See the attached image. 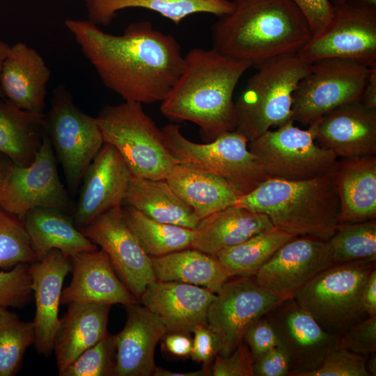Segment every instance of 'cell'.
<instances>
[{
    "label": "cell",
    "instance_id": "ee69618b",
    "mask_svg": "<svg viewBox=\"0 0 376 376\" xmlns=\"http://www.w3.org/2000/svg\"><path fill=\"white\" fill-rule=\"evenodd\" d=\"M243 341L249 347L253 361L272 348L280 345L278 336L265 315L252 323L246 329Z\"/></svg>",
    "mask_w": 376,
    "mask_h": 376
},
{
    "label": "cell",
    "instance_id": "cb8c5ba5",
    "mask_svg": "<svg viewBox=\"0 0 376 376\" xmlns=\"http://www.w3.org/2000/svg\"><path fill=\"white\" fill-rule=\"evenodd\" d=\"M50 75L39 53L17 42L10 46L3 63L0 75L3 97L23 111L43 114Z\"/></svg>",
    "mask_w": 376,
    "mask_h": 376
},
{
    "label": "cell",
    "instance_id": "f35d334b",
    "mask_svg": "<svg viewBox=\"0 0 376 376\" xmlns=\"http://www.w3.org/2000/svg\"><path fill=\"white\" fill-rule=\"evenodd\" d=\"M115 335L109 333L80 354L60 376H111L116 367Z\"/></svg>",
    "mask_w": 376,
    "mask_h": 376
},
{
    "label": "cell",
    "instance_id": "816d5d0a",
    "mask_svg": "<svg viewBox=\"0 0 376 376\" xmlns=\"http://www.w3.org/2000/svg\"><path fill=\"white\" fill-rule=\"evenodd\" d=\"M211 366V365H210ZM210 366L203 365L200 370L185 373L173 372L156 366L153 376H208L211 375Z\"/></svg>",
    "mask_w": 376,
    "mask_h": 376
},
{
    "label": "cell",
    "instance_id": "4dcf8cb0",
    "mask_svg": "<svg viewBox=\"0 0 376 376\" xmlns=\"http://www.w3.org/2000/svg\"><path fill=\"white\" fill-rule=\"evenodd\" d=\"M88 20L96 25L108 26L118 11L132 8L156 12L179 24L187 16L209 13L218 17L234 8L231 0H84Z\"/></svg>",
    "mask_w": 376,
    "mask_h": 376
},
{
    "label": "cell",
    "instance_id": "f546056e",
    "mask_svg": "<svg viewBox=\"0 0 376 376\" xmlns=\"http://www.w3.org/2000/svg\"><path fill=\"white\" fill-rule=\"evenodd\" d=\"M123 205L159 222L196 229L201 220L171 187L166 179L132 176Z\"/></svg>",
    "mask_w": 376,
    "mask_h": 376
},
{
    "label": "cell",
    "instance_id": "f6af8a7d",
    "mask_svg": "<svg viewBox=\"0 0 376 376\" xmlns=\"http://www.w3.org/2000/svg\"><path fill=\"white\" fill-rule=\"evenodd\" d=\"M194 334L191 352L192 360L210 366L220 351L219 339L207 324H200L192 331Z\"/></svg>",
    "mask_w": 376,
    "mask_h": 376
},
{
    "label": "cell",
    "instance_id": "603a6c76",
    "mask_svg": "<svg viewBox=\"0 0 376 376\" xmlns=\"http://www.w3.org/2000/svg\"><path fill=\"white\" fill-rule=\"evenodd\" d=\"M127 320L115 335V376H150L156 368L155 348L167 333L162 320L139 303L126 306Z\"/></svg>",
    "mask_w": 376,
    "mask_h": 376
},
{
    "label": "cell",
    "instance_id": "2e32d148",
    "mask_svg": "<svg viewBox=\"0 0 376 376\" xmlns=\"http://www.w3.org/2000/svg\"><path fill=\"white\" fill-rule=\"evenodd\" d=\"M290 360V376H304L320 367L337 346L338 337L327 332L293 298L284 299L266 315Z\"/></svg>",
    "mask_w": 376,
    "mask_h": 376
},
{
    "label": "cell",
    "instance_id": "f1b7e54d",
    "mask_svg": "<svg viewBox=\"0 0 376 376\" xmlns=\"http://www.w3.org/2000/svg\"><path fill=\"white\" fill-rule=\"evenodd\" d=\"M166 180L201 221L235 205L242 196L225 178L180 163Z\"/></svg>",
    "mask_w": 376,
    "mask_h": 376
},
{
    "label": "cell",
    "instance_id": "e575fe53",
    "mask_svg": "<svg viewBox=\"0 0 376 376\" xmlns=\"http://www.w3.org/2000/svg\"><path fill=\"white\" fill-rule=\"evenodd\" d=\"M123 210L127 225L150 257L191 248L196 229L157 221L131 206Z\"/></svg>",
    "mask_w": 376,
    "mask_h": 376
},
{
    "label": "cell",
    "instance_id": "db71d44e",
    "mask_svg": "<svg viewBox=\"0 0 376 376\" xmlns=\"http://www.w3.org/2000/svg\"><path fill=\"white\" fill-rule=\"evenodd\" d=\"M367 357L366 367V370L370 375H376V355L375 352L370 354Z\"/></svg>",
    "mask_w": 376,
    "mask_h": 376
},
{
    "label": "cell",
    "instance_id": "f5cc1de1",
    "mask_svg": "<svg viewBox=\"0 0 376 376\" xmlns=\"http://www.w3.org/2000/svg\"><path fill=\"white\" fill-rule=\"evenodd\" d=\"M11 164L10 160L0 153V188L3 185L8 169Z\"/></svg>",
    "mask_w": 376,
    "mask_h": 376
},
{
    "label": "cell",
    "instance_id": "e0dca14e",
    "mask_svg": "<svg viewBox=\"0 0 376 376\" xmlns=\"http://www.w3.org/2000/svg\"><path fill=\"white\" fill-rule=\"evenodd\" d=\"M334 265L327 240L301 236L281 246L253 276L258 284L284 298Z\"/></svg>",
    "mask_w": 376,
    "mask_h": 376
},
{
    "label": "cell",
    "instance_id": "5bb4252c",
    "mask_svg": "<svg viewBox=\"0 0 376 376\" xmlns=\"http://www.w3.org/2000/svg\"><path fill=\"white\" fill-rule=\"evenodd\" d=\"M285 299L258 284L253 277H237L224 283L207 316V326L219 341V354H230L243 341L248 327Z\"/></svg>",
    "mask_w": 376,
    "mask_h": 376
},
{
    "label": "cell",
    "instance_id": "11a10c76",
    "mask_svg": "<svg viewBox=\"0 0 376 376\" xmlns=\"http://www.w3.org/2000/svg\"><path fill=\"white\" fill-rule=\"evenodd\" d=\"M9 47H10V45L8 44H7L6 42L2 40H0V75H1L3 63L6 56ZM0 97L3 98L1 89V86H0Z\"/></svg>",
    "mask_w": 376,
    "mask_h": 376
},
{
    "label": "cell",
    "instance_id": "74e56055",
    "mask_svg": "<svg viewBox=\"0 0 376 376\" xmlns=\"http://www.w3.org/2000/svg\"><path fill=\"white\" fill-rule=\"evenodd\" d=\"M37 261L22 221L0 209V268Z\"/></svg>",
    "mask_w": 376,
    "mask_h": 376
},
{
    "label": "cell",
    "instance_id": "d4e9b609",
    "mask_svg": "<svg viewBox=\"0 0 376 376\" xmlns=\"http://www.w3.org/2000/svg\"><path fill=\"white\" fill-rule=\"evenodd\" d=\"M334 175L339 224L376 219V155L338 159Z\"/></svg>",
    "mask_w": 376,
    "mask_h": 376
},
{
    "label": "cell",
    "instance_id": "60d3db41",
    "mask_svg": "<svg viewBox=\"0 0 376 376\" xmlns=\"http://www.w3.org/2000/svg\"><path fill=\"white\" fill-rule=\"evenodd\" d=\"M366 355L336 346L325 356L320 367L304 376H370Z\"/></svg>",
    "mask_w": 376,
    "mask_h": 376
},
{
    "label": "cell",
    "instance_id": "8d00e7d4",
    "mask_svg": "<svg viewBox=\"0 0 376 376\" xmlns=\"http://www.w3.org/2000/svg\"><path fill=\"white\" fill-rule=\"evenodd\" d=\"M34 341L33 321H23L8 308L0 306V376H13L19 371Z\"/></svg>",
    "mask_w": 376,
    "mask_h": 376
},
{
    "label": "cell",
    "instance_id": "44dd1931",
    "mask_svg": "<svg viewBox=\"0 0 376 376\" xmlns=\"http://www.w3.org/2000/svg\"><path fill=\"white\" fill-rule=\"evenodd\" d=\"M215 297L203 287L155 280L147 285L139 301L162 320L167 332H191L198 325L207 324V311Z\"/></svg>",
    "mask_w": 376,
    "mask_h": 376
},
{
    "label": "cell",
    "instance_id": "ac0fdd59",
    "mask_svg": "<svg viewBox=\"0 0 376 376\" xmlns=\"http://www.w3.org/2000/svg\"><path fill=\"white\" fill-rule=\"evenodd\" d=\"M132 174L118 151L104 143L88 166L73 220L79 229L107 210L122 206Z\"/></svg>",
    "mask_w": 376,
    "mask_h": 376
},
{
    "label": "cell",
    "instance_id": "277c9868",
    "mask_svg": "<svg viewBox=\"0 0 376 376\" xmlns=\"http://www.w3.org/2000/svg\"><path fill=\"white\" fill-rule=\"evenodd\" d=\"M235 205L266 214L274 227L297 237L327 240L339 225L334 172L303 180L268 178Z\"/></svg>",
    "mask_w": 376,
    "mask_h": 376
},
{
    "label": "cell",
    "instance_id": "9c48e42d",
    "mask_svg": "<svg viewBox=\"0 0 376 376\" xmlns=\"http://www.w3.org/2000/svg\"><path fill=\"white\" fill-rule=\"evenodd\" d=\"M306 130L290 121L248 143L268 178L303 180L334 171L338 158L315 141V123Z\"/></svg>",
    "mask_w": 376,
    "mask_h": 376
},
{
    "label": "cell",
    "instance_id": "9f6ffc18",
    "mask_svg": "<svg viewBox=\"0 0 376 376\" xmlns=\"http://www.w3.org/2000/svg\"><path fill=\"white\" fill-rule=\"evenodd\" d=\"M350 2H357L376 6V0H331L333 6H340Z\"/></svg>",
    "mask_w": 376,
    "mask_h": 376
},
{
    "label": "cell",
    "instance_id": "7402d4cb",
    "mask_svg": "<svg viewBox=\"0 0 376 376\" xmlns=\"http://www.w3.org/2000/svg\"><path fill=\"white\" fill-rule=\"evenodd\" d=\"M71 258L72 277L62 290L61 304L81 302L127 306L139 302L119 279L102 249L79 253Z\"/></svg>",
    "mask_w": 376,
    "mask_h": 376
},
{
    "label": "cell",
    "instance_id": "83f0119b",
    "mask_svg": "<svg viewBox=\"0 0 376 376\" xmlns=\"http://www.w3.org/2000/svg\"><path fill=\"white\" fill-rule=\"evenodd\" d=\"M22 221L37 260L53 249L71 258L79 253L97 249V245L75 226L73 217L61 210L36 207L29 210Z\"/></svg>",
    "mask_w": 376,
    "mask_h": 376
},
{
    "label": "cell",
    "instance_id": "f907efd6",
    "mask_svg": "<svg viewBox=\"0 0 376 376\" xmlns=\"http://www.w3.org/2000/svg\"><path fill=\"white\" fill-rule=\"evenodd\" d=\"M359 101L366 107L376 109V65L369 68Z\"/></svg>",
    "mask_w": 376,
    "mask_h": 376
},
{
    "label": "cell",
    "instance_id": "d6a6232c",
    "mask_svg": "<svg viewBox=\"0 0 376 376\" xmlns=\"http://www.w3.org/2000/svg\"><path fill=\"white\" fill-rule=\"evenodd\" d=\"M44 113L23 111L0 97V153L26 166L34 159L44 132Z\"/></svg>",
    "mask_w": 376,
    "mask_h": 376
},
{
    "label": "cell",
    "instance_id": "484cf974",
    "mask_svg": "<svg viewBox=\"0 0 376 376\" xmlns=\"http://www.w3.org/2000/svg\"><path fill=\"white\" fill-rule=\"evenodd\" d=\"M112 305L72 302L60 318L53 351L58 375L80 354L94 345L107 334V322Z\"/></svg>",
    "mask_w": 376,
    "mask_h": 376
},
{
    "label": "cell",
    "instance_id": "d590c367",
    "mask_svg": "<svg viewBox=\"0 0 376 376\" xmlns=\"http://www.w3.org/2000/svg\"><path fill=\"white\" fill-rule=\"evenodd\" d=\"M327 242L333 264L376 260V219L339 224Z\"/></svg>",
    "mask_w": 376,
    "mask_h": 376
},
{
    "label": "cell",
    "instance_id": "7a4b0ae2",
    "mask_svg": "<svg viewBox=\"0 0 376 376\" xmlns=\"http://www.w3.org/2000/svg\"><path fill=\"white\" fill-rule=\"evenodd\" d=\"M246 61L224 55L214 48H194L184 56L181 73L161 102L160 110L173 121L197 125L207 141L235 130L233 95Z\"/></svg>",
    "mask_w": 376,
    "mask_h": 376
},
{
    "label": "cell",
    "instance_id": "bcb514c9",
    "mask_svg": "<svg viewBox=\"0 0 376 376\" xmlns=\"http://www.w3.org/2000/svg\"><path fill=\"white\" fill-rule=\"evenodd\" d=\"M308 20L312 38L320 34L331 20L334 6L329 0H292Z\"/></svg>",
    "mask_w": 376,
    "mask_h": 376
},
{
    "label": "cell",
    "instance_id": "3957f363",
    "mask_svg": "<svg viewBox=\"0 0 376 376\" xmlns=\"http://www.w3.org/2000/svg\"><path fill=\"white\" fill-rule=\"evenodd\" d=\"M233 10L211 27L212 48L258 67L274 57L298 53L312 33L292 0H231Z\"/></svg>",
    "mask_w": 376,
    "mask_h": 376
},
{
    "label": "cell",
    "instance_id": "ba28073f",
    "mask_svg": "<svg viewBox=\"0 0 376 376\" xmlns=\"http://www.w3.org/2000/svg\"><path fill=\"white\" fill-rule=\"evenodd\" d=\"M161 132L165 146L180 164L225 178L242 196L268 179L249 150V141L235 130L206 143L189 140L175 124L165 125Z\"/></svg>",
    "mask_w": 376,
    "mask_h": 376
},
{
    "label": "cell",
    "instance_id": "4fadbf2b",
    "mask_svg": "<svg viewBox=\"0 0 376 376\" xmlns=\"http://www.w3.org/2000/svg\"><path fill=\"white\" fill-rule=\"evenodd\" d=\"M298 54L310 63L334 57L376 65V6L357 2L334 6L327 27Z\"/></svg>",
    "mask_w": 376,
    "mask_h": 376
},
{
    "label": "cell",
    "instance_id": "836d02e7",
    "mask_svg": "<svg viewBox=\"0 0 376 376\" xmlns=\"http://www.w3.org/2000/svg\"><path fill=\"white\" fill-rule=\"evenodd\" d=\"M295 237L273 226L223 249L217 257L230 278L253 277L281 246Z\"/></svg>",
    "mask_w": 376,
    "mask_h": 376
},
{
    "label": "cell",
    "instance_id": "681fc988",
    "mask_svg": "<svg viewBox=\"0 0 376 376\" xmlns=\"http://www.w3.org/2000/svg\"><path fill=\"white\" fill-rule=\"evenodd\" d=\"M362 304L369 316L376 315V269L371 271L362 293Z\"/></svg>",
    "mask_w": 376,
    "mask_h": 376
},
{
    "label": "cell",
    "instance_id": "30bf717a",
    "mask_svg": "<svg viewBox=\"0 0 376 376\" xmlns=\"http://www.w3.org/2000/svg\"><path fill=\"white\" fill-rule=\"evenodd\" d=\"M44 128L62 166L68 188L75 194L104 143L97 119L79 109L65 85L59 84L44 114Z\"/></svg>",
    "mask_w": 376,
    "mask_h": 376
},
{
    "label": "cell",
    "instance_id": "5b68a950",
    "mask_svg": "<svg viewBox=\"0 0 376 376\" xmlns=\"http://www.w3.org/2000/svg\"><path fill=\"white\" fill-rule=\"evenodd\" d=\"M311 64L298 53L278 56L260 64L235 102V130L249 142L271 127L294 121L293 93Z\"/></svg>",
    "mask_w": 376,
    "mask_h": 376
},
{
    "label": "cell",
    "instance_id": "b9f144b4",
    "mask_svg": "<svg viewBox=\"0 0 376 376\" xmlns=\"http://www.w3.org/2000/svg\"><path fill=\"white\" fill-rule=\"evenodd\" d=\"M337 345L362 355L376 352V315L350 327L338 337Z\"/></svg>",
    "mask_w": 376,
    "mask_h": 376
},
{
    "label": "cell",
    "instance_id": "d6986e66",
    "mask_svg": "<svg viewBox=\"0 0 376 376\" xmlns=\"http://www.w3.org/2000/svg\"><path fill=\"white\" fill-rule=\"evenodd\" d=\"M314 123L316 142L338 158L376 155V109L359 100L335 108Z\"/></svg>",
    "mask_w": 376,
    "mask_h": 376
},
{
    "label": "cell",
    "instance_id": "7bdbcfd3",
    "mask_svg": "<svg viewBox=\"0 0 376 376\" xmlns=\"http://www.w3.org/2000/svg\"><path fill=\"white\" fill-rule=\"evenodd\" d=\"M253 358L247 345L242 341L228 355L217 354L211 366L212 376H254Z\"/></svg>",
    "mask_w": 376,
    "mask_h": 376
},
{
    "label": "cell",
    "instance_id": "4316f807",
    "mask_svg": "<svg viewBox=\"0 0 376 376\" xmlns=\"http://www.w3.org/2000/svg\"><path fill=\"white\" fill-rule=\"evenodd\" d=\"M273 226L266 214L233 205L200 221L191 248L217 256L223 249Z\"/></svg>",
    "mask_w": 376,
    "mask_h": 376
},
{
    "label": "cell",
    "instance_id": "1f68e13d",
    "mask_svg": "<svg viewBox=\"0 0 376 376\" xmlns=\"http://www.w3.org/2000/svg\"><path fill=\"white\" fill-rule=\"evenodd\" d=\"M156 279L191 284L217 293L230 276L215 256L189 248L150 257Z\"/></svg>",
    "mask_w": 376,
    "mask_h": 376
},
{
    "label": "cell",
    "instance_id": "7c38bea8",
    "mask_svg": "<svg viewBox=\"0 0 376 376\" xmlns=\"http://www.w3.org/2000/svg\"><path fill=\"white\" fill-rule=\"evenodd\" d=\"M36 207L53 208L68 214L75 208L61 182L56 157L45 130L33 161L26 166L11 162L0 188L1 210L22 220Z\"/></svg>",
    "mask_w": 376,
    "mask_h": 376
},
{
    "label": "cell",
    "instance_id": "7dc6e473",
    "mask_svg": "<svg viewBox=\"0 0 376 376\" xmlns=\"http://www.w3.org/2000/svg\"><path fill=\"white\" fill-rule=\"evenodd\" d=\"M253 375L256 376H287L290 366L289 357L281 346H276L253 361Z\"/></svg>",
    "mask_w": 376,
    "mask_h": 376
},
{
    "label": "cell",
    "instance_id": "ffe728a7",
    "mask_svg": "<svg viewBox=\"0 0 376 376\" xmlns=\"http://www.w3.org/2000/svg\"><path fill=\"white\" fill-rule=\"evenodd\" d=\"M29 268L36 304L33 345L39 354L49 357L53 351L59 324L63 283L72 270V258L53 249L42 259L31 263Z\"/></svg>",
    "mask_w": 376,
    "mask_h": 376
},
{
    "label": "cell",
    "instance_id": "8fae6325",
    "mask_svg": "<svg viewBox=\"0 0 376 376\" xmlns=\"http://www.w3.org/2000/svg\"><path fill=\"white\" fill-rule=\"evenodd\" d=\"M369 68L342 58L312 63L293 93L294 122L308 125L336 107L360 100Z\"/></svg>",
    "mask_w": 376,
    "mask_h": 376
},
{
    "label": "cell",
    "instance_id": "ab89813d",
    "mask_svg": "<svg viewBox=\"0 0 376 376\" xmlns=\"http://www.w3.org/2000/svg\"><path fill=\"white\" fill-rule=\"evenodd\" d=\"M30 264H20L8 270H0V306L20 308L33 296Z\"/></svg>",
    "mask_w": 376,
    "mask_h": 376
},
{
    "label": "cell",
    "instance_id": "8992f818",
    "mask_svg": "<svg viewBox=\"0 0 376 376\" xmlns=\"http://www.w3.org/2000/svg\"><path fill=\"white\" fill-rule=\"evenodd\" d=\"M375 260L334 264L300 288L293 299L329 334L339 336L369 315L362 293Z\"/></svg>",
    "mask_w": 376,
    "mask_h": 376
},
{
    "label": "cell",
    "instance_id": "c3c4849f",
    "mask_svg": "<svg viewBox=\"0 0 376 376\" xmlns=\"http://www.w3.org/2000/svg\"><path fill=\"white\" fill-rule=\"evenodd\" d=\"M189 332H167L162 338V345L166 352L176 357H190L193 340Z\"/></svg>",
    "mask_w": 376,
    "mask_h": 376
},
{
    "label": "cell",
    "instance_id": "6da1fadb",
    "mask_svg": "<svg viewBox=\"0 0 376 376\" xmlns=\"http://www.w3.org/2000/svg\"><path fill=\"white\" fill-rule=\"evenodd\" d=\"M65 26L104 85L125 101L162 102L184 66L177 40L148 21L130 24L122 35L104 32L88 19Z\"/></svg>",
    "mask_w": 376,
    "mask_h": 376
},
{
    "label": "cell",
    "instance_id": "9a60e30c",
    "mask_svg": "<svg viewBox=\"0 0 376 376\" xmlns=\"http://www.w3.org/2000/svg\"><path fill=\"white\" fill-rule=\"evenodd\" d=\"M79 230L107 254L119 279L139 301L147 285L157 279L151 258L127 225L123 207L107 210Z\"/></svg>",
    "mask_w": 376,
    "mask_h": 376
},
{
    "label": "cell",
    "instance_id": "52a82bcc",
    "mask_svg": "<svg viewBox=\"0 0 376 376\" xmlns=\"http://www.w3.org/2000/svg\"><path fill=\"white\" fill-rule=\"evenodd\" d=\"M97 122L104 143L120 153L132 176L166 179L178 161L164 144L161 130L142 104L127 102L104 107Z\"/></svg>",
    "mask_w": 376,
    "mask_h": 376
}]
</instances>
